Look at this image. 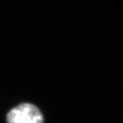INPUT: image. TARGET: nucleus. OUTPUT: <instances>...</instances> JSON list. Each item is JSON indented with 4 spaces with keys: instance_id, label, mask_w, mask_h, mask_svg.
<instances>
[{
    "instance_id": "f257e3e1",
    "label": "nucleus",
    "mask_w": 123,
    "mask_h": 123,
    "mask_svg": "<svg viewBox=\"0 0 123 123\" xmlns=\"http://www.w3.org/2000/svg\"><path fill=\"white\" fill-rule=\"evenodd\" d=\"M41 111L35 105L24 103L12 109L7 115V123H43Z\"/></svg>"
}]
</instances>
